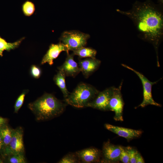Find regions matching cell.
<instances>
[{
  "label": "cell",
  "instance_id": "1",
  "mask_svg": "<svg viewBox=\"0 0 163 163\" xmlns=\"http://www.w3.org/2000/svg\"><path fill=\"white\" fill-rule=\"evenodd\" d=\"M162 5H156L150 0L143 2L136 1L128 11L117 9V11L130 18L133 22L140 37L152 43L157 55L159 65L158 50L163 36Z\"/></svg>",
  "mask_w": 163,
  "mask_h": 163
},
{
  "label": "cell",
  "instance_id": "2",
  "mask_svg": "<svg viewBox=\"0 0 163 163\" xmlns=\"http://www.w3.org/2000/svg\"><path fill=\"white\" fill-rule=\"evenodd\" d=\"M66 104L52 94L45 93L28 104L38 121L46 120L57 117L64 111Z\"/></svg>",
  "mask_w": 163,
  "mask_h": 163
},
{
  "label": "cell",
  "instance_id": "3",
  "mask_svg": "<svg viewBox=\"0 0 163 163\" xmlns=\"http://www.w3.org/2000/svg\"><path fill=\"white\" fill-rule=\"evenodd\" d=\"M99 91L93 86L85 83L79 84L65 98L66 104L77 108L87 107Z\"/></svg>",
  "mask_w": 163,
  "mask_h": 163
},
{
  "label": "cell",
  "instance_id": "4",
  "mask_svg": "<svg viewBox=\"0 0 163 163\" xmlns=\"http://www.w3.org/2000/svg\"><path fill=\"white\" fill-rule=\"evenodd\" d=\"M90 37L89 34L79 31H66L62 33L59 41L66 47L69 51H73L85 46Z\"/></svg>",
  "mask_w": 163,
  "mask_h": 163
},
{
  "label": "cell",
  "instance_id": "5",
  "mask_svg": "<svg viewBox=\"0 0 163 163\" xmlns=\"http://www.w3.org/2000/svg\"><path fill=\"white\" fill-rule=\"evenodd\" d=\"M121 65L123 67L131 70L136 73L141 81L143 89V100L142 102L137 107H144L149 105L161 107V105L160 104L156 102L154 100L152 93V85L156 84L159 80L155 82H151L142 73L126 65L121 64Z\"/></svg>",
  "mask_w": 163,
  "mask_h": 163
},
{
  "label": "cell",
  "instance_id": "6",
  "mask_svg": "<svg viewBox=\"0 0 163 163\" xmlns=\"http://www.w3.org/2000/svg\"><path fill=\"white\" fill-rule=\"evenodd\" d=\"M23 130L21 127L12 129V136L9 145L5 149V154H24V148L23 140Z\"/></svg>",
  "mask_w": 163,
  "mask_h": 163
},
{
  "label": "cell",
  "instance_id": "7",
  "mask_svg": "<svg viewBox=\"0 0 163 163\" xmlns=\"http://www.w3.org/2000/svg\"><path fill=\"white\" fill-rule=\"evenodd\" d=\"M122 85V82L118 88L114 87L109 105V110L115 112L114 120L121 121L123 120V112L124 104L121 93Z\"/></svg>",
  "mask_w": 163,
  "mask_h": 163
},
{
  "label": "cell",
  "instance_id": "8",
  "mask_svg": "<svg viewBox=\"0 0 163 163\" xmlns=\"http://www.w3.org/2000/svg\"><path fill=\"white\" fill-rule=\"evenodd\" d=\"M114 87H111L98 93L95 98L89 103L87 107L101 110H109L110 101Z\"/></svg>",
  "mask_w": 163,
  "mask_h": 163
},
{
  "label": "cell",
  "instance_id": "9",
  "mask_svg": "<svg viewBox=\"0 0 163 163\" xmlns=\"http://www.w3.org/2000/svg\"><path fill=\"white\" fill-rule=\"evenodd\" d=\"M121 146L115 145L108 141L105 142L102 148L103 161L106 162H114L120 160Z\"/></svg>",
  "mask_w": 163,
  "mask_h": 163
},
{
  "label": "cell",
  "instance_id": "10",
  "mask_svg": "<svg viewBox=\"0 0 163 163\" xmlns=\"http://www.w3.org/2000/svg\"><path fill=\"white\" fill-rule=\"evenodd\" d=\"M63 51H66L67 53H69L67 48L62 43L60 42L57 44H51L43 56L40 64L42 65L47 63L50 66H52L53 63V60L56 59L60 53Z\"/></svg>",
  "mask_w": 163,
  "mask_h": 163
},
{
  "label": "cell",
  "instance_id": "11",
  "mask_svg": "<svg viewBox=\"0 0 163 163\" xmlns=\"http://www.w3.org/2000/svg\"><path fill=\"white\" fill-rule=\"evenodd\" d=\"M73 53H67V57L63 63L57 68L62 72L66 76L74 78L80 72V68L77 63L74 59Z\"/></svg>",
  "mask_w": 163,
  "mask_h": 163
},
{
  "label": "cell",
  "instance_id": "12",
  "mask_svg": "<svg viewBox=\"0 0 163 163\" xmlns=\"http://www.w3.org/2000/svg\"><path fill=\"white\" fill-rule=\"evenodd\" d=\"M75 153L80 162L90 163L100 161L101 153L95 148H86L78 151Z\"/></svg>",
  "mask_w": 163,
  "mask_h": 163
},
{
  "label": "cell",
  "instance_id": "13",
  "mask_svg": "<svg viewBox=\"0 0 163 163\" xmlns=\"http://www.w3.org/2000/svg\"><path fill=\"white\" fill-rule=\"evenodd\" d=\"M105 128L108 130L128 140L139 137L142 133L141 130H137L112 125L104 124Z\"/></svg>",
  "mask_w": 163,
  "mask_h": 163
},
{
  "label": "cell",
  "instance_id": "14",
  "mask_svg": "<svg viewBox=\"0 0 163 163\" xmlns=\"http://www.w3.org/2000/svg\"><path fill=\"white\" fill-rule=\"evenodd\" d=\"M78 66L84 77L87 78L99 68L101 63L100 60L95 58H88L78 61Z\"/></svg>",
  "mask_w": 163,
  "mask_h": 163
},
{
  "label": "cell",
  "instance_id": "15",
  "mask_svg": "<svg viewBox=\"0 0 163 163\" xmlns=\"http://www.w3.org/2000/svg\"><path fill=\"white\" fill-rule=\"evenodd\" d=\"M66 76L62 72L59 70L53 78L55 84L60 89L65 98L67 97L70 93L66 87Z\"/></svg>",
  "mask_w": 163,
  "mask_h": 163
},
{
  "label": "cell",
  "instance_id": "16",
  "mask_svg": "<svg viewBox=\"0 0 163 163\" xmlns=\"http://www.w3.org/2000/svg\"><path fill=\"white\" fill-rule=\"evenodd\" d=\"M25 38L23 37L14 42L9 43L0 37V56H3V53L5 50L10 51L18 48Z\"/></svg>",
  "mask_w": 163,
  "mask_h": 163
},
{
  "label": "cell",
  "instance_id": "17",
  "mask_svg": "<svg viewBox=\"0 0 163 163\" xmlns=\"http://www.w3.org/2000/svg\"><path fill=\"white\" fill-rule=\"evenodd\" d=\"M97 53L96 50L93 48L83 46L73 51L72 53L80 58H95Z\"/></svg>",
  "mask_w": 163,
  "mask_h": 163
},
{
  "label": "cell",
  "instance_id": "18",
  "mask_svg": "<svg viewBox=\"0 0 163 163\" xmlns=\"http://www.w3.org/2000/svg\"><path fill=\"white\" fill-rule=\"evenodd\" d=\"M12 129L5 125L0 129V136L3 145L6 147L9 144L12 136Z\"/></svg>",
  "mask_w": 163,
  "mask_h": 163
},
{
  "label": "cell",
  "instance_id": "19",
  "mask_svg": "<svg viewBox=\"0 0 163 163\" xmlns=\"http://www.w3.org/2000/svg\"><path fill=\"white\" fill-rule=\"evenodd\" d=\"M35 10L34 4L32 2L27 1H26L22 6V10L24 15L27 16H30L34 13Z\"/></svg>",
  "mask_w": 163,
  "mask_h": 163
},
{
  "label": "cell",
  "instance_id": "20",
  "mask_svg": "<svg viewBox=\"0 0 163 163\" xmlns=\"http://www.w3.org/2000/svg\"><path fill=\"white\" fill-rule=\"evenodd\" d=\"M80 162L75 153H70L65 155L58 162L59 163H76Z\"/></svg>",
  "mask_w": 163,
  "mask_h": 163
},
{
  "label": "cell",
  "instance_id": "21",
  "mask_svg": "<svg viewBox=\"0 0 163 163\" xmlns=\"http://www.w3.org/2000/svg\"><path fill=\"white\" fill-rule=\"evenodd\" d=\"M28 90H25L20 94L17 98L14 105V112L17 113L22 107Z\"/></svg>",
  "mask_w": 163,
  "mask_h": 163
},
{
  "label": "cell",
  "instance_id": "22",
  "mask_svg": "<svg viewBox=\"0 0 163 163\" xmlns=\"http://www.w3.org/2000/svg\"><path fill=\"white\" fill-rule=\"evenodd\" d=\"M9 162L10 163H25L26 161L24 155L21 154H14L10 155Z\"/></svg>",
  "mask_w": 163,
  "mask_h": 163
},
{
  "label": "cell",
  "instance_id": "23",
  "mask_svg": "<svg viewBox=\"0 0 163 163\" xmlns=\"http://www.w3.org/2000/svg\"><path fill=\"white\" fill-rule=\"evenodd\" d=\"M30 73L31 75L34 78H38L41 75L42 70L39 66L33 65L30 67Z\"/></svg>",
  "mask_w": 163,
  "mask_h": 163
},
{
  "label": "cell",
  "instance_id": "24",
  "mask_svg": "<svg viewBox=\"0 0 163 163\" xmlns=\"http://www.w3.org/2000/svg\"><path fill=\"white\" fill-rule=\"evenodd\" d=\"M128 152L131 163H136V156L137 151L132 147H128L125 148Z\"/></svg>",
  "mask_w": 163,
  "mask_h": 163
},
{
  "label": "cell",
  "instance_id": "25",
  "mask_svg": "<svg viewBox=\"0 0 163 163\" xmlns=\"http://www.w3.org/2000/svg\"><path fill=\"white\" fill-rule=\"evenodd\" d=\"M120 160L124 163H130L129 157L127 152L125 148L121 146Z\"/></svg>",
  "mask_w": 163,
  "mask_h": 163
},
{
  "label": "cell",
  "instance_id": "26",
  "mask_svg": "<svg viewBox=\"0 0 163 163\" xmlns=\"http://www.w3.org/2000/svg\"><path fill=\"white\" fill-rule=\"evenodd\" d=\"M136 163H144L145 161L140 154L137 151L136 156Z\"/></svg>",
  "mask_w": 163,
  "mask_h": 163
},
{
  "label": "cell",
  "instance_id": "27",
  "mask_svg": "<svg viewBox=\"0 0 163 163\" xmlns=\"http://www.w3.org/2000/svg\"><path fill=\"white\" fill-rule=\"evenodd\" d=\"M7 121L6 119L0 117V129L5 125Z\"/></svg>",
  "mask_w": 163,
  "mask_h": 163
},
{
  "label": "cell",
  "instance_id": "28",
  "mask_svg": "<svg viewBox=\"0 0 163 163\" xmlns=\"http://www.w3.org/2000/svg\"><path fill=\"white\" fill-rule=\"evenodd\" d=\"M3 145V141L0 136V150L2 149Z\"/></svg>",
  "mask_w": 163,
  "mask_h": 163
},
{
  "label": "cell",
  "instance_id": "29",
  "mask_svg": "<svg viewBox=\"0 0 163 163\" xmlns=\"http://www.w3.org/2000/svg\"><path fill=\"white\" fill-rule=\"evenodd\" d=\"M158 2L159 3V4L161 5H162L163 3V0H158Z\"/></svg>",
  "mask_w": 163,
  "mask_h": 163
},
{
  "label": "cell",
  "instance_id": "30",
  "mask_svg": "<svg viewBox=\"0 0 163 163\" xmlns=\"http://www.w3.org/2000/svg\"><path fill=\"white\" fill-rule=\"evenodd\" d=\"M2 161L0 160V163H2Z\"/></svg>",
  "mask_w": 163,
  "mask_h": 163
}]
</instances>
